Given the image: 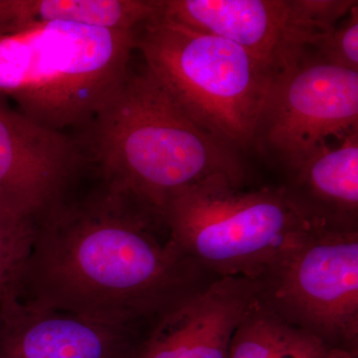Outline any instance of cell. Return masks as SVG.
Instances as JSON below:
<instances>
[{
	"instance_id": "3",
	"label": "cell",
	"mask_w": 358,
	"mask_h": 358,
	"mask_svg": "<svg viewBox=\"0 0 358 358\" xmlns=\"http://www.w3.org/2000/svg\"><path fill=\"white\" fill-rule=\"evenodd\" d=\"M134 50V31L78 23L0 33V96L44 128H86L126 79Z\"/></svg>"
},
{
	"instance_id": "13",
	"label": "cell",
	"mask_w": 358,
	"mask_h": 358,
	"mask_svg": "<svg viewBox=\"0 0 358 358\" xmlns=\"http://www.w3.org/2000/svg\"><path fill=\"white\" fill-rule=\"evenodd\" d=\"M159 10V0H0V33L53 22L134 31Z\"/></svg>"
},
{
	"instance_id": "1",
	"label": "cell",
	"mask_w": 358,
	"mask_h": 358,
	"mask_svg": "<svg viewBox=\"0 0 358 358\" xmlns=\"http://www.w3.org/2000/svg\"><path fill=\"white\" fill-rule=\"evenodd\" d=\"M75 186L36 222L20 300L148 329L217 278L174 241L159 211L99 180Z\"/></svg>"
},
{
	"instance_id": "2",
	"label": "cell",
	"mask_w": 358,
	"mask_h": 358,
	"mask_svg": "<svg viewBox=\"0 0 358 358\" xmlns=\"http://www.w3.org/2000/svg\"><path fill=\"white\" fill-rule=\"evenodd\" d=\"M99 180L162 210L174 193L216 176L244 182L236 150L183 112L145 68L129 70L85 128Z\"/></svg>"
},
{
	"instance_id": "15",
	"label": "cell",
	"mask_w": 358,
	"mask_h": 358,
	"mask_svg": "<svg viewBox=\"0 0 358 358\" xmlns=\"http://www.w3.org/2000/svg\"><path fill=\"white\" fill-rule=\"evenodd\" d=\"M36 221L0 203V303L20 299Z\"/></svg>"
},
{
	"instance_id": "4",
	"label": "cell",
	"mask_w": 358,
	"mask_h": 358,
	"mask_svg": "<svg viewBox=\"0 0 358 358\" xmlns=\"http://www.w3.org/2000/svg\"><path fill=\"white\" fill-rule=\"evenodd\" d=\"M160 215L186 255L216 278L256 280L308 232L327 228L286 186L244 189L224 176L174 193Z\"/></svg>"
},
{
	"instance_id": "16",
	"label": "cell",
	"mask_w": 358,
	"mask_h": 358,
	"mask_svg": "<svg viewBox=\"0 0 358 358\" xmlns=\"http://www.w3.org/2000/svg\"><path fill=\"white\" fill-rule=\"evenodd\" d=\"M313 48V57L322 62L358 72V6L336 28L320 35Z\"/></svg>"
},
{
	"instance_id": "8",
	"label": "cell",
	"mask_w": 358,
	"mask_h": 358,
	"mask_svg": "<svg viewBox=\"0 0 358 358\" xmlns=\"http://www.w3.org/2000/svg\"><path fill=\"white\" fill-rule=\"evenodd\" d=\"M80 141L40 126L0 96V203L38 220L77 185Z\"/></svg>"
},
{
	"instance_id": "11",
	"label": "cell",
	"mask_w": 358,
	"mask_h": 358,
	"mask_svg": "<svg viewBox=\"0 0 358 358\" xmlns=\"http://www.w3.org/2000/svg\"><path fill=\"white\" fill-rule=\"evenodd\" d=\"M257 298L255 280L217 278L159 315L136 358H228L233 336Z\"/></svg>"
},
{
	"instance_id": "9",
	"label": "cell",
	"mask_w": 358,
	"mask_h": 358,
	"mask_svg": "<svg viewBox=\"0 0 358 358\" xmlns=\"http://www.w3.org/2000/svg\"><path fill=\"white\" fill-rule=\"evenodd\" d=\"M159 13L229 40L277 74L303 60L322 35L300 0H159Z\"/></svg>"
},
{
	"instance_id": "12",
	"label": "cell",
	"mask_w": 358,
	"mask_h": 358,
	"mask_svg": "<svg viewBox=\"0 0 358 358\" xmlns=\"http://www.w3.org/2000/svg\"><path fill=\"white\" fill-rule=\"evenodd\" d=\"M343 138L289 171L285 186L329 229L358 230V129Z\"/></svg>"
},
{
	"instance_id": "5",
	"label": "cell",
	"mask_w": 358,
	"mask_h": 358,
	"mask_svg": "<svg viewBox=\"0 0 358 358\" xmlns=\"http://www.w3.org/2000/svg\"><path fill=\"white\" fill-rule=\"evenodd\" d=\"M134 39L145 68L190 119L236 152L255 143L277 73L229 40L159 10Z\"/></svg>"
},
{
	"instance_id": "6",
	"label": "cell",
	"mask_w": 358,
	"mask_h": 358,
	"mask_svg": "<svg viewBox=\"0 0 358 358\" xmlns=\"http://www.w3.org/2000/svg\"><path fill=\"white\" fill-rule=\"evenodd\" d=\"M275 315L333 348L358 355V230L317 228L255 280Z\"/></svg>"
},
{
	"instance_id": "10",
	"label": "cell",
	"mask_w": 358,
	"mask_h": 358,
	"mask_svg": "<svg viewBox=\"0 0 358 358\" xmlns=\"http://www.w3.org/2000/svg\"><path fill=\"white\" fill-rule=\"evenodd\" d=\"M147 331L20 299L0 303V358H136Z\"/></svg>"
},
{
	"instance_id": "7",
	"label": "cell",
	"mask_w": 358,
	"mask_h": 358,
	"mask_svg": "<svg viewBox=\"0 0 358 358\" xmlns=\"http://www.w3.org/2000/svg\"><path fill=\"white\" fill-rule=\"evenodd\" d=\"M358 129V72L306 56L275 77L255 143L289 171L331 136Z\"/></svg>"
},
{
	"instance_id": "14",
	"label": "cell",
	"mask_w": 358,
	"mask_h": 358,
	"mask_svg": "<svg viewBox=\"0 0 358 358\" xmlns=\"http://www.w3.org/2000/svg\"><path fill=\"white\" fill-rule=\"evenodd\" d=\"M228 358H357L296 329L257 298L238 326Z\"/></svg>"
}]
</instances>
